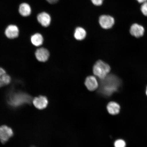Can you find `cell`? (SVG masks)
I'll use <instances>...</instances> for the list:
<instances>
[{"label":"cell","instance_id":"6da1fadb","mask_svg":"<svg viewBox=\"0 0 147 147\" xmlns=\"http://www.w3.org/2000/svg\"><path fill=\"white\" fill-rule=\"evenodd\" d=\"M121 84L120 80L113 75H108L103 80H101L100 91L103 94L110 96L118 90Z\"/></svg>","mask_w":147,"mask_h":147},{"label":"cell","instance_id":"7a4b0ae2","mask_svg":"<svg viewBox=\"0 0 147 147\" xmlns=\"http://www.w3.org/2000/svg\"><path fill=\"white\" fill-rule=\"evenodd\" d=\"M32 100V97L27 94L16 92L10 95L8 102L11 106L17 107L24 104L30 103Z\"/></svg>","mask_w":147,"mask_h":147},{"label":"cell","instance_id":"3957f363","mask_svg":"<svg viewBox=\"0 0 147 147\" xmlns=\"http://www.w3.org/2000/svg\"><path fill=\"white\" fill-rule=\"evenodd\" d=\"M110 69L111 68L108 64L100 60L97 61L94 65L93 72L95 76L102 80L108 76Z\"/></svg>","mask_w":147,"mask_h":147},{"label":"cell","instance_id":"277c9868","mask_svg":"<svg viewBox=\"0 0 147 147\" xmlns=\"http://www.w3.org/2000/svg\"><path fill=\"white\" fill-rule=\"evenodd\" d=\"M129 32L132 37L138 39L144 36L146 29L144 26L141 24L135 22L130 25Z\"/></svg>","mask_w":147,"mask_h":147},{"label":"cell","instance_id":"5b68a950","mask_svg":"<svg viewBox=\"0 0 147 147\" xmlns=\"http://www.w3.org/2000/svg\"><path fill=\"white\" fill-rule=\"evenodd\" d=\"M13 133L12 129L6 125L0 126V141L4 144L13 136Z\"/></svg>","mask_w":147,"mask_h":147},{"label":"cell","instance_id":"8992f818","mask_svg":"<svg viewBox=\"0 0 147 147\" xmlns=\"http://www.w3.org/2000/svg\"><path fill=\"white\" fill-rule=\"evenodd\" d=\"M99 22L101 27L105 29L111 28L115 23L114 18L111 16L107 15L101 16Z\"/></svg>","mask_w":147,"mask_h":147},{"label":"cell","instance_id":"52a82bcc","mask_svg":"<svg viewBox=\"0 0 147 147\" xmlns=\"http://www.w3.org/2000/svg\"><path fill=\"white\" fill-rule=\"evenodd\" d=\"M32 102L34 106L38 109L42 110L45 109L48 104V100L47 97L40 96L33 99Z\"/></svg>","mask_w":147,"mask_h":147},{"label":"cell","instance_id":"ba28073f","mask_svg":"<svg viewBox=\"0 0 147 147\" xmlns=\"http://www.w3.org/2000/svg\"><path fill=\"white\" fill-rule=\"evenodd\" d=\"M19 30L16 25H10L7 27L5 31V34L7 38L10 39L17 38L19 35Z\"/></svg>","mask_w":147,"mask_h":147},{"label":"cell","instance_id":"9c48e42d","mask_svg":"<svg viewBox=\"0 0 147 147\" xmlns=\"http://www.w3.org/2000/svg\"><path fill=\"white\" fill-rule=\"evenodd\" d=\"M37 19L40 24L44 27H48L51 23V18L50 15L45 12L38 14Z\"/></svg>","mask_w":147,"mask_h":147},{"label":"cell","instance_id":"30bf717a","mask_svg":"<svg viewBox=\"0 0 147 147\" xmlns=\"http://www.w3.org/2000/svg\"><path fill=\"white\" fill-rule=\"evenodd\" d=\"M36 58L40 62H45L49 59V51L44 48L37 49L35 53Z\"/></svg>","mask_w":147,"mask_h":147},{"label":"cell","instance_id":"8fae6325","mask_svg":"<svg viewBox=\"0 0 147 147\" xmlns=\"http://www.w3.org/2000/svg\"><path fill=\"white\" fill-rule=\"evenodd\" d=\"M85 85L88 90L94 91L97 89L98 87V82L96 78L92 76H89L86 78Z\"/></svg>","mask_w":147,"mask_h":147},{"label":"cell","instance_id":"7c38bea8","mask_svg":"<svg viewBox=\"0 0 147 147\" xmlns=\"http://www.w3.org/2000/svg\"><path fill=\"white\" fill-rule=\"evenodd\" d=\"M107 109L109 114L115 115L120 112V106L118 103L115 102H111L107 106Z\"/></svg>","mask_w":147,"mask_h":147},{"label":"cell","instance_id":"4fadbf2b","mask_svg":"<svg viewBox=\"0 0 147 147\" xmlns=\"http://www.w3.org/2000/svg\"><path fill=\"white\" fill-rule=\"evenodd\" d=\"M11 81L10 76L7 74L4 69L0 67V88L8 85Z\"/></svg>","mask_w":147,"mask_h":147},{"label":"cell","instance_id":"5bb4252c","mask_svg":"<svg viewBox=\"0 0 147 147\" xmlns=\"http://www.w3.org/2000/svg\"><path fill=\"white\" fill-rule=\"evenodd\" d=\"M19 13L24 17L30 16L32 10L30 5L26 3H23L20 5L19 8Z\"/></svg>","mask_w":147,"mask_h":147},{"label":"cell","instance_id":"9a60e30c","mask_svg":"<svg viewBox=\"0 0 147 147\" xmlns=\"http://www.w3.org/2000/svg\"><path fill=\"white\" fill-rule=\"evenodd\" d=\"M43 36L39 33H36L31 36V42L33 45L36 47H39L42 45L43 43Z\"/></svg>","mask_w":147,"mask_h":147},{"label":"cell","instance_id":"2e32d148","mask_svg":"<svg viewBox=\"0 0 147 147\" xmlns=\"http://www.w3.org/2000/svg\"><path fill=\"white\" fill-rule=\"evenodd\" d=\"M74 37L78 40H82L85 38L86 36V31L82 28L78 27L75 29Z\"/></svg>","mask_w":147,"mask_h":147},{"label":"cell","instance_id":"e0dca14e","mask_svg":"<svg viewBox=\"0 0 147 147\" xmlns=\"http://www.w3.org/2000/svg\"><path fill=\"white\" fill-rule=\"evenodd\" d=\"M140 10L142 15L147 17V1L140 5Z\"/></svg>","mask_w":147,"mask_h":147},{"label":"cell","instance_id":"ac0fdd59","mask_svg":"<svg viewBox=\"0 0 147 147\" xmlns=\"http://www.w3.org/2000/svg\"><path fill=\"white\" fill-rule=\"evenodd\" d=\"M114 146V147H126V143L123 140L117 139L115 141Z\"/></svg>","mask_w":147,"mask_h":147},{"label":"cell","instance_id":"d6986e66","mask_svg":"<svg viewBox=\"0 0 147 147\" xmlns=\"http://www.w3.org/2000/svg\"><path fill=\"white\" fill-rule=\"evenodd\" d=\"M93 4L96 6H100L102 5L103 0H91Z\"/></svg>","mask_w":147,"mask_h":147},{"label":"cell","instance_id":"ffe728a7","mask_svg":"<svg viewBox=\"0 0 147 147\" xmlns=\"http://www.w3.org/2000/svg\"><path fill=\"white\" fill-rule=\"evenodd\" d=\"M46 1L51 4H53L57 3L59 0H46Z\"/></svg>","mask_w":147,"mask_h":147},{"label":"cell","instance_id":"44dd1931","mask_svg":"<svg viewBox=\"0 0 147 147\" xmlns=\"http://www.w3.org/2000/svg\"><path fill=\"white\" fill-rule=\"evenodd\" d=\"M135 1H136L140 5L147 1V0H135Z\"/></svg>","mask_w":147,"mask_h":147},{"label":"cell","instance_id":"7402d4cb","mask_svg":"<svg viewBox=\"0 0 147 147\" xmlns=\"http://www.w3.org/2000/svg\"><path fill=\"white\" fill-rule=\"evenodd\" d=\"M146 96H147V86L146 88Z\"/></svg>","mask_w":147,"mask_h":147},{"label":"cell","instance_id":"603a6c76","mask_svg":"<svg viewBox=\"0 0 147 147\" xmlns=\"http://www.w3.org/2000/svg\"></svg>","mask_w":147,"mask_h":147}]
</instances>
